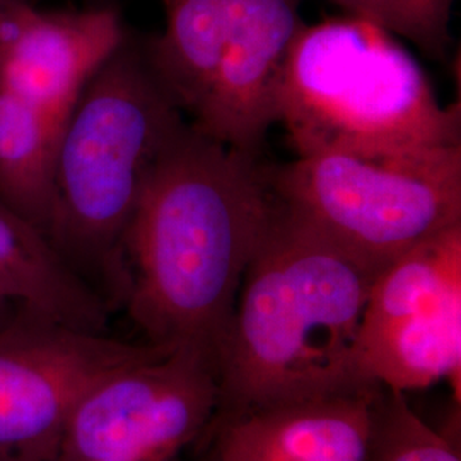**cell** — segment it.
<instances>
[{"label": "cell", "mask_w": 461, "mask_h": 461, "mask_svg": "<svg viewBox=\"0 0 461 461\" xmlns=\"http://www.w3.org/2000/svg\"><path fill=\"white\" fill-rule=\"evenodd\" d=\"M267 166L192 125L152 175L125 236L123 310L146 342L215 357L277 202Z\"/></svg>", "instance_id": "obj_1"}, {"label": "cell", "mask_w": 461, "mask_h": 461, "mask_svg": "<svg viewBox=\"0 0 461 461\" xmlns=\"http://www.w3.org/2000/svg\"><path fill=\"white\" fill-rule=\"evenodd\" d=\"M378 274L277 203L217 356L211 429L280 403L376 388L361 373L357 335Z\"/></svg>", "instance_id": "obj_2"}, {"label": "cell", "mask_w": 461, "mask_h": 461, "mask_svg": "<svg viewBox=\"0 0 461 461\" xmlns=\"http://www.w3.org/2000/svg\"><path fill=\"white\" fill-rule=\"evenodd\" d=\"M190 122L131 34L86 84L57 142L49 240L115 312L125 236L152 175Z\"/></svg>", "instance_id": "obj_3"}, {"label": "cell", "mask_w": 461, "mask_h": 461, "mask_svg": "<svg viewBox=\"0 0 461 461\" xmlns=\"http://www.w3.org/2000/svg\"><path fill=\"white\" fill-rule=\"evenodd\" d=\"M277 123L297 158L461 146L460 103L441 104L393 34L346 14L297 30L282 68Z\"/></svg>", "instance_id": "obj_4"}, {"label": "cell", "mask_w": 461, "mask_h": 461, "mask_svg": "<svg viewBox=\"0 0 461 461\" xmlns=\"http://www.w3.org/2000/svg\"><path fill=\"white\" fill-rule=\"evenodd\" d=\"M165 32L142 43L158 79L197 132L258 158L301 0H165Z\"/></svg>", "instance_id": "obj_5"}, {"label": "cell", "mask_w": 461, "mask_h": 461, "mask_svg": "<svg viewBox=\"0 0 461 461\" xmlns=\"http://www.w3.org/2000/svg\"><path fill=\"white\" fill-rule=\"evenodd\" d=\"M265 169L285 214L378 272L461 224V146L323 152Z\"/></svg>", "instance_id": "obj_6"}, {"label": "cell", "mask_w": 461, "mask_h": 461, "mask_svg": "<svg viewBox=\"0 0 461 461\" xmlns=\"http://www.w3.org/2000/svg\"><path fill=\"white\" fill-rule=\"evenodd\" d=\"M217 411L214 354L159 350L110 371L79 398L50 461H178Z\"/></svg>", "instance_id": "obj_7"}, {"label": "cell", "mask_w": 461, "mask_h": 461, "mask_svg": "<svg viewBox=\"0 0 461 461\" xmlns=\"http://www.w3.org/2000/svg\"><path fill=\"white\" fill-rule=\"evenodd\" d=\"M364 379L400 393L449 379L460 392L461 224L388 265L357 335Z\"/></svg>", "instance_id": "obj_8"}, {"label": "cell", "mask_w": 461, "mask_h": 461, "mask_svg": "<svg viewBox=\"0 0 461 461\" xmlns=\"http://www.w3.org/2000/svg\"><path fill=\"white\" fill-rule=\"evenodd\" d=\"M163 347L68 329L17 312L0 327V461H50L79 398Z\"/></svg>", "instance_id": "obj_9"}, {"label": "cell", "mask_w": 461, "mask_h": 461, "mask_svg": "<svg viewBox=\"0 0 461 461\" xmlns=\"http://www.w3.org/2000/svg\"><path fill=\"white\" fill-rule=\"evenodd\" d=\"M127 36L113 7L0 4V87L33 104L62 133L86 84Z\"/></svg>", "instance_id": "obj_10"}, {"label": "cell", "mask_w": 461, "mask_h": 461, "mask_svg": "<svg viewBox=\"0 0 461 461\" xmlns=\"http://www.w3.org/2000/svg\"><path fill=\"white\" fill-rule=\"evenodd\" d=\"M280 403L212 429L219 461H366L378 390Z\"/></svg>", "instance_id": "obj_11"}, {"label": "cell", "mask_w": 461, "mask_h": 461, "mask_svg": "<svg viewBox=\"0 0 461 461\" xmlns=\"http://www.w3.org/2000/svg\"><path fill=\"white\" fill-rule=\"evenodd\" d=\"M17 312L108 333L112 308L41 230L0 200V327Z\"/></svg>", "instance_id": "obj_12"}, {"label": "cell", "mask_w": 461, "mask_h": 461, "mask_svg": "<svg viewBox=\"0 0 461 461\" xmlns=\"http://www.w3.org/2000/svg\"><path fill=\"white\" fill-rule=\"evenodd\" d=\"M59 137L33 104L0 87V200L45 236L53 214Z\"/></svg>", "instance_id": "obj_13"}, {"label": "cell", "mask_w": 461, "mask_h": 461, "mask_svg": "<svg viewBox=\"0 0 461 461\" xmlns=\"http://www.w3.org/2000/svg\"><path fill=\"white\" fill-rule=\"evenodd\" d=\"M366 461H461L460 449L428 426L405 393L379 386L371 405Z\"/></svg>", "instance_id": "obj_14"}, {"label": "cell", "mask_w": 461, "mask_h": 461, "mask_svg": "<svg viewBox=\"0 0 461 461\" xmlns=\"http://www.w3.org/2000/svg\"><path fill=\"white\" fill-rule=\"evenodd\" d=\"M346 16L359 17L403 38L434 60H445L451 45L456 0H330Z\"/></svg>", "instance_id": "obj_15"}, {"label": "cell", "mask_w": 461, "mask_h": 461, "mask_svg": "<svg viewBox=\"0 0 461 461\" xmlns=\"http://www.w3.org/2000/svg\"><path fill=\"white\" fill-rule=\"evenodd\" d=\"M186 461H219V451H217V447H215V445H212V447H211L209 451H205L203 455H200V456H197V458H194V460Z\"/></svg>", "instance_id": "obj_16"}, {"label": "cell", "mask_w": 461, "mask_h": 461, "mask_svg": "<svg viewBox=\"0 0 461 461\" xmlns=\"http://www.w3.org/2000/svg\"><path fill=\"white\" fill-rule=\"evenodd\" d=\"M11 2H24V4H32V5H38L41 0H0V4H11Z\"/></svg>", "instance_id": "obj_17"}]
</instances>
